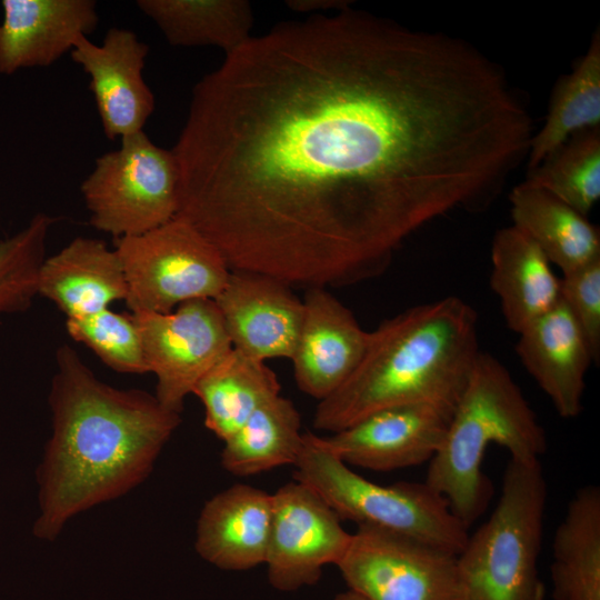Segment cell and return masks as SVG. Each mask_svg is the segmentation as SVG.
<instances>
[{
    "instance_id": "cell-1",
    "label": "cell",
    "mask_w": 600,
    "mask_h": 600,
    "mask_svg": "<svg viewBox=\"0 0 600 600\" xmlns=\"http://www.w3.org/2000/svg\"><path fill=\"white\" fill-rule=\"evenodd\" d=\"M530 136L470 43L349 8L313 14L251 37L194 86L171 149L176 217L230 271L350 286L489 191Z\"/></svg>"
},
{
    "instance_id": "cell-2",
    "label": "cell",
    "mask_w": 600,
    "mask_h": 600,
    "mask_svg": "<svg viewBox=\"0 0 600 600\" xmlns=\"http://www.w3.org/2000/svg\"><path fill=\"white\" fill-rule=\"evenodd\" d=\"M52 436L38 469L33 534L53 540L76 514L144 480L179 426L154 396L101 381L69 344L56 352Z\"/></svg>"
},
{
    "instance_id": "cell-3",
    "label": "cell",
    "mask_w": 600,
    "mask_h": 600,
    "mask_svg": "<svg viewBox=\"0 0 600 600\" xmlns=\"http://www.w3.org/2000/svg\"><path fill=\"white\" fill-rule=\"evenodd\" d=\"M478 314L448 296L386 319L349 379L319 401L317 430L336 433L379 410L432 403L454 409L476 360Z\"/></svg>"
},
{
    "instance_id": "cell-4",
    "label": "cell",
    "mask_w": 600,
    "mask_h": 600,
    "mask_svg": "<svg viewBox=\"0 0 600 600\" xmlns=\"http://www.w3.org/2000/svg\"><path fill=\"white\" fill-rule=\"evenodd\" d=\"M490 444L507 449L510 459L536 461L547 450V434L509 370L480 352L457 402L444 439L428 462L424 482L448 501L470 527L492 494L482 471Z\"/></svg>"
},
{
    "instance_id": "cell-5",
    "label": "cell",
    "mask_w": 600,
    "mask_h": 600,
    "mask_svg": "<svg viewBox=\"0 0 600 600\" xmlns=\"http://www.w3.org/2000/svg\"><path fill=\"white\" fill-rule=\"evenodd\" d=\"M546 504L540 460L510 459L496 508L457 556L462 600H543L538 559Z\"/></svg>"
},
{
    "instance_id": "cell-6",
    "label": "cell",
    "mask_w": 600,
    "mask_h": 600,
    "mask_svg": "<svg viewBox=\"0 0 600 600\" xmlns=\"http://www.w3.org/2000/svg\"><path fill=\"white\" fill-rule=\"evenodd\" d=\"M294 479L311 488L340 519L372 526L459 554L468 527L426 482L381 486L361 477L324 443L304 432Z\"/></svg>"
},
{
    "instance_id": "cell-7",
    "label": "cell",
    "mask_w": 600,
    "mask_h": 600,
    "mask_svg": "<svg viewBox=\"0 0 600 600\" xmlns=\"http://www.w3.org/2000/svg\"><path fill=\"white\" fill-rule=\"evenodd\" d=\"M120 141L96 159L80 187L90 224L114 239L151 231L179 208L180 171L172 150L154 144L143 130Z\"/></svg>"
},
{
    "instance_id": "cell-8",
    "label": "cell",
    "mask_w": 600,
    "mask_h": 600,
    "mask_svg": "<svg viewBox=\"0 0 600 600\" xmlns=\"http://www.w3.org/2000/svg\"><path fill=\"white\" fill-rule=\"evenodd\" d=\"M131 313H168L194 299L214 300L230 274L219 251L174 217L143 234L114 239Z\"/></svg>"
},
{
    "instance_id": "cell-9",
    "label": "cell",
    "mask_w": 600,
    "mask_h": 600,
    "mask_svg": "<svg viewBox=\"0 0 600 600\" xmlns=\"http://www.w3.org/2000/svg\"><path fill=\"white\" fill-rule=\"evenodd\" d=\"M367 600H462L457 554L372 526H358L337 564Z\"/></svg>"
},
{
    "instance_id": "cell-10",
    "label": "cell",
    "mask_w": 600,
    "mask_h": 600,
    "mask_svg": "<svg viewBox=\"0 0 600 600\" xmlns=\"http://www.w3.org/2000/svg\"><path fill=\"white\" fill-rule=\"evenodd\" d=\"M139 329L148 372L157 378V400L181 413L184 399L231 349L212 299H194L168 313H131Z\"/></svg>"
},
{
    "instance_id": "cell-11",
    "label": "cell",
    "mask_w": 600,
    "mask_h": 600,
    "mask_svg": "<svg viewBox=\"0 0 600 600\" xmlns=\"http://www.w3.org/2000/svg\"><path fill=\"white\" fill-rule=\"evenodd\" d=\"M336 512L308 486L293 481L272 494L266 564L270 584L294 591L314 584L327 564L346 554L348 533Z\"/></svg>"
},
{
    "instance_id": "cell-12",
    "label": "cell",
    "mask_w": 600,
    "mask_h": 600,
    "mask_svg": "<svg viewBox=\"0 0 600 600\" xmlns=\"http://www.w3.org/2000/svg\"><path fill=\"white\" fill-rule=\"evenodd\" d=\"M453 410L432 403L386 408L323 437L346 464L393 471L429 462L439 450Z\"/></svg>"
},
{
    "instance_id": "cell-13",
    "label": "cell",
    "mask_w": 600,
    "mask_h": 600,
    "mask_svg": "<svg viewBox=\"0 0 600 600\" xmlns=\"http://www.w3.org/2000/svg\"><path fill=\"white\" fill-rule=\"evenodd\" d=\"M149 47L122 28L107 31L102 44L80 37L70 56L90 78L104 136L109 140L143 130L154 97L142 77Z\"/></svg>"
},
{
    "instance_id": "cell-14",
    "label": "cell",
    "mask_w": 600,
    "mask_h": 600,
    "mask_svg": "<svg viewBox=\"0 0 600 600\" xmlns=\"http://www.w3.org/2000/svg\"><path fill=\"white\" fill-rule=\"evenodd\" d=\"M232 348L266 361L293 356L303 302L287 283L257 272L230 271L214 299Z\"/></svg>"
},
{
    "instance_id": "cell-15",
    "label": "cell",
    "mask_w": 600,
    "mask_h": 600,
    "mask_svg": "<svg viewBox=\"0 0 600 600\" xmlns=\"http://www.w3.org/2000/svg\"><path fill=\"white\" fill-rule=\"evenodd\" d=\"M291 361L298 388L319 401L354 372L367 350L370 331L327 288H309Z\"/></svg>"
},
{
    "instance_id": "cell-16",
    "label": "cell",
    "mask_w": 600,
    "mask_h": 600,
    "mask_svg": "<svg viewBox=\"0 0 600 600\" xmlns=\"http://www.w3.org/2000/svg\"><path fill=\"white\" fill-rule=\"evenodd\" d=\"M0 73L44 68L71 52L98 24L92 0H3Z\"/></svg>"
},
{
    "instance_id": "cell-17",
    "label": "cell",
    "mask_w": 600,
    "mask_h": 600,
    "mask_svg": "<svg viewBox=\"0 0 600 600\" xmlns=\"http://www.w3.org/2000/svg\"><path fill=\"white\" fill-rule=\"evenodd\" d=\"M518 334L516 351L522 366L561 418H577L583 409L586 376L594 360L567 306L560 299Z\"/></svg>"
},
{
    "instance_id": "cell-18",
    "label": "cell",
    "mask_w": 600,
    "mask_h": 600,
    "mask_svg": "<svg viewBox=\"0 0 600 600\" xmlns=\"http://www.w3.org/2000/svg\"><path fill=\"white\" fill-rule=\"evenodd\" d=\"M272 494L237 483L202 508L196 550L224 570H248L266 562L271 529Z\"/></svg>"
},
{
    "instance_id": "cell-19",
    "label": "cell",
    "mask_w": 600,
    "mask_h": 600,
    "mask_svg": "<svg viewBox=\"0 0 600 600\" xmlns=\"http://www.w3.org/2000/svg\"><path fill=\"white\" fill-rule=\"evenodd\" d=\"M38 294L51 300L67 318H74L126 300L127 282L114 249L98 239L77 237L46 258Z\"/></svg>"
},
{
    "instance_id": "cell-20",
    "label": "cell",
    "mask_w": 600,
    "mask_h": 600,
    "mask_svg": "<svg viewBox=\"0 0 600 600\" xmlns=\"http://www.w3.org/2000/svg\"><path fill=\"white\" fill-rule=\"evenodd\" d=\"M490 286L506 324L520 333L560 301V279L540 248L514 226L496 233Z\"/></svg>"
},
{
    "instance_id": "cell-21",
    "label": "cell",
    "mask_w": 600,
    "mask_h": 600,
    "mask_svg": "<svg viewBox=\"0 0 600 600\" xmlns=\"http://www.w3.org/2000/svg\"><path fill=\"white\" fill-rule=\"evenodd\" d=\"M516 228L527 234L562 274L600 258V232L586 216L550 192L523 181L510 194Z\"/></svg>"
},
{
    "instance_id": "cell-22",
    "label": "cell",
    "mask_w": 600,
    "mask_h": 600,
    "mask_svg": "<svg viewBox=\"0 0 600 600\" xmlns=\"http://www.w3.org/2000/svg\"><path fill=\"white\" fill-rule=\"evenodd\" d=\"M554 600H600V488L588 484L570 499L552 543Z\"/></svg>"
},
{
    "instance_id": "cell-23",
    "label": "cell",
    "mask_w": 600,
    "mask_h": 600,
    "mask_svg": "<svg viewBox=\"0 0 600 600\" xmlns=\"http://www.w3.org/2000/svg\"><path fill=\"white\" fill-rule=\"evenodd\" d=\"M266 361L232 348L193 389L204 407V424L220 440L230 438L264 402L280 394Z\"/></svg>"
},
{
    "instance_id": "cell-24",
    "label": "cell",
    "mask_w": 600,
    "mask_h": 600,
    "mask_svg": "<svg viewBox=\"0 0 600 600\" xmlns=\"http://www.w3.org/2000/svg\"><path fill=\"white\" fill-rule=\"evenodd\" d=\"M172 46H214L226 54L250 38L252 11L243 0H138Z\"/></svg>"
},
{
    "instance_id": "cell-25",
    "label": "cell",
    "mask_w": 600,
    "mask_h": 600,
    "mask_svg": "<svg viewBox=\"0 0 600 600\" xmlns=\"http://www.w3.org/2000/svg\"><path fill=\"white\" fill-rule=\"evenodd\" d=\"M293 402L277 396L261 404L224 442L221 464L246 477L296 463L303 433Z\"/></svg>"
},
{
    "instance_id": "cell-26",
    "label": "cell",
    "mask_w": 600,
    "mask_h": 600,
    "mask_svg": "<svg viewBox=\"0 0 600 600\" xmlns=\"http://www.w3.org/2000/svg\"><path fill=\"white\" fill-rule=\"evenodd\" d=\"M600 128V33L556 84L542 128L530 139L528 168L534 169L573 134Z\"/></svg>"
},
{
    "instance_id": "cell-27",
    "label": "cell",
    "mask_w": 600,
    "mask_h": 600,
    "mask_svg": "<svg viewBox=\"0 0 600 600\" xmlns=\"http://www.w3.org/2000/svg\"><path fill=\"white\" fill-rule=\"evenodd\" d=\"M526 181L587 217L600 198V128L573 134L530 170Z\"/></svg>"
},
{
    "instance_id": "cell-28",
    "label": "cell",
    "mask_w": 600,
    "mask_h": 600,
    "mask_svg": "<svg viewBox=\"0 0 600 600\" xmlns=\"http://www.w3.org/2000/svg\"><path fill=\"white\" fill-rule=\"evenodd\" d=\"M56 221L39 212L19 232L0 239V318L26 311L38 296L46 242Z\"/></svg>"
},
{
    "instance_id": "cell-29",
    "label": "cell",
    "mask_w": 600,
    "mask_h": 600,
    "mask_svg": "<svg viewBox=\"0 0 600 600\" xmlns=\"http://www.w3.org/2000/svg\"><path fill=\"white\" fill-rule=\"evenodd\" d=\"M66 329L72 340L90 348L112 370L136 374L148 372L139 329L131 313L107 308L67 318Z\"/></svg>"
},
{
    "instance_id": "cell-30",
    "label": "cell",
    "mask_w": 600,
    "mask_h": 600,
    "mask_svg": "<svg viewBox=\"0 0 600 600\" xmlns=\"http://www.w3.org/2000/svg\"><path fill=\"white\" fill-rule=\"evenodd\" d=\"M560 299L582 330L600 361V258L560 278Z\"/></svg>"
},
{
    "instance_id": "cell-31",
    "label": "cell",
    "mask_w": 600,
    "mask_h": 600,
    "mask_svg": "<svg viewBox=\"0 0 600 600\" xmlns=\"http://www.w3.org/2000/svg\"><path fill=\"white\" fill-rule=\"evenodd\" d=\"M346 1L338 0H291L288 1V6L299 12H317L331 9H346L348 4Z\"/></svg>"
},
{
    "instance_id": "cell-32",
    "label": "cell",
    "mask_w": 600,
    "mask_h": 600,
    "mask_svg": "<svg viewBox=\"0 0 600 600\" xmlns=\"http://www.w3.org/2000/svg\"><path fill=\"white\" fill-rule=\"evenodd\" d=\"M334 600H367L352 590H347L336 596Z\"/></svg>"
}]
</instances>
